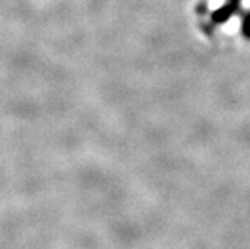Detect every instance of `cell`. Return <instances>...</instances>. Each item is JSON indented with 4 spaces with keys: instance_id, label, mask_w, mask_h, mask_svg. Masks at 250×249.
<instances>
[{
    "instance_id": "cell-1",
    "label": "cell",
    "mask_w": 250,
    "mask_h": 249,
    "mask_svg": "<svg viewBox=\"0 0 250 249\" xmlns=\"http://www.w3.org/2000/svg\"><path fill=\"white\" fill-rule=\"evenodd\" d=\"M243 35L247 38V39H250V14L244 18V23H243Z\"/></svg>"
}]
</instances>
